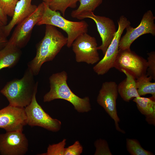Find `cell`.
<instances>
[{"label": "cell", "instance_id": "obj_11", "mask_svg": "<svg viewBox=\"0 0 155 155\" xmlns=\"http://www.w3.org/2000/svg\"><path fill=\"white\" fill-rule=\"evenodd\" d=\"M155 17L150 10L144 14L139 25L134 28L128 25L126 27V32L121 38L119 44V49L124 50L130 49L132 43L142 35L150 34L155 35Z\"/></svg>", "mask_w": 155, "mask_h": 155}, {"label": "cell", "instance_id": "obj_21", "mask_svg": "<svg viewBox=\"0 0 155 155\" xmlns=\"http://www.w3.org/2000/svg\"><path fill=\"white\" fill-rule=\"evenodd\" d=\"M79 0H51L48 5L52 10L60 11L64 16L65 11L68 7L75 8Z\"/></svg>", "mask_w": 155, "mask_h": 155}, {"label": "cell", "instance_id": "obj_24", "mask_svg": "<svg viewBox=\"0 0 155 155\" xmlns=\"http://www.w3.org/2000/svg\"><path fill=\"white\" fill-rule=\"evenodd\" d=\"M19 0H0V8L7 16L12 17L16 5Z\"/></svg>", "mask_w": 155, "mask_h": 155}, {"label": "cell", "instance_id": "obj_6", "mask_svg": "<svg viewBox=\"0 0 155 155\" xmlns=\"http://www.w3.org/2000/svg\"><path fill=\"white\" fill-rule=\"evenodd\" d=\"M113 67L121 72L123 69L136 79L146 74L147 61L130 49H119Z\"/></svg>", "mask_w": 155, "mask_h": 155}, {"label": "cell", "instance_id": "obj_5", "mask_svg": "<svg viewBox=\"0 0 155 155\" xmlns=\"http://www.w3.org/2000/svg\"><path fill=\"white\" fill-rule=\"evenodd\" d=\"M44 9L42 2L34 12L17 25L8 43L20 49L26 46L30 39L33 28L42 16Z\"/></svg>", "mask_w": 155, "mask_h": 155}, {"label": "cell", "instance_id": "obj_10", "mask_svg": "<svg viewBox=\"0 0 155 155\" xmlns=\"http://www.w3.org/2000/svg\"><path fill=\"white\" fill-rule=\"evenodd\" d=\"M117 85L113 81L103 83L97 98L98 104L102 106L114 120L117 130L123 133L124 131L119 127L120 119L117 114L116 100L118 95Z\"/></svg>", "mask_w": 155, "mask_h": 155}, {"label": "cell", "instance_id": "obj_26", "mask_svg": "<svg viewBox=\"0 0 155 155\" xmlns=\"http://www.w3.org/2000/svg\"><path fill=\"white\" fill-rule=\"evenodd\" d=\"M146 74L155 80V52H151L148 53Z\"/></svg>", "mask_w": 155, "mask_h": 155}, {"label": "cell", "instance_id": "obj_7", "mask_svg": "<svg viewBox=\"0 0 155 155\" xmlns=\"http://www.w3.org/2000/svg\"><path fill=\"white\" fill-rule=\"evenodd\" d=\"M35 94L30 103L24 108L26 124L39 126L53 132L59 131L61 127L60 121L53 119L46 113L37 102Z\"/></svg>", "mask_w": 155, "mask_h": 155}, {"label": "cell", "instance_id": "obj_27", "mask_svg": "<svg viewBox=\"0 0 155 155\" xmlns=\"http://www.w3.org/2000/svg\"><path fill=\"white\" fill-rule=\"evenodd\" d=\"M83 147L78 141L65 148L64 155H80L82 152Z\"/></svg>", "mask_w": 155, "mask_h": 155}, {"label": "cell", "instance_id": "obj_16", "mask_svg": "<svg viewBox=\"0 0 155 155\" xmlns=\"http://www.w3.org/2000/svg\"><path fill=\"white\" fill-rule=\"evenodd\" d=\"M121 72L125 74L126 78L117 85L118 93L124 101L129 102L133 98L140 96L137 92L136 79L123 69Z\"/></svg>", "mask_w": 155, "mask_h": 155}, {"label": "cell", "instance_id": "obj_25", "mask_svg": "<svg viewBox=\"0 0 155 155\" xmlns=\"http://www.w3.org/2000/svg\"><path fill=\"white\" fill-rule=\"evenodd\" d=\"M96 150L94 155H112L106 141L100 139L96 140L94 143Z\"/></svg>", "mask_w": 155, "mask_h": 155}, {"label": "cell", "instance_id": "obj_8", "mask_svg": "<svg viewBox=\"0 0 155 155\" xmlns=\"http://www.w3.org/2000/svg\"><path fill=\"white\" fill-rule=\"evenodd\" d=\"M72 50L78 63L85 62L93 65L100 60L98 51L97 43L95 37L87 33L78 36L72 44Z\"/></svg>", "mask_w": 155, "mask_h": 155}, {"label": "cell", "instance_id": "obj_32", "mask_svg": "<svg viewBox=\"0 0 155 155\" xmlns=\"http://www.w3.org/2000/svg\"><path fill=\"white\" fill-rule=\"evenodd\" d=\"M51 0H42L43 2L45 3L48 5L49 4Z\"/></svg>", "mask_w": 155, "mask_h": 155}, {"label": "cell", "instance_id": "obj_28", "mask_svg": "<svg viewBox=\"0 0 155 155\" xmlns=\"http://www.w3.org/2000/svg\"><path fill=\"white\" fill-rule=\"evenodd\" d=\"M146 120L149 124L155 126V111L152 114L145 116Z\"/></svg>", "mask_w": 155, "mask_h": 155}, {"label": "cell", "instance_id": "obj_14", "mask_svg": "<svg viewBox=\"0 0 155 155\" xmlns=\"http://www.w3.org/2000/svg\"><path fill=\"white\" fill-rule=\"evenodd\" d=\"M26 121L24 108L9 105L0 110V128L6 132L23 131Z\"/></svg>", "mask_w": 155, "mask_h": 155}, {"label": "cell", "instance_id": "obj_9", "mask_svg": "<svg viewBox=\"0 0 155 155\" xmlns=\"http://www.w3.org/2000/svg\"><path fill=\"white\" fill-rule=\"evenodd\" d=\"M118 28L103 58L93 67L94 71L98 75L106 73L114 65L119 50V44L121 35L126 26L131 24L124 16H121L118 22Z\"/></svg>", "mask_w": 155, "mask_h": 155}, {"label": "cell", "instance_id": "obj_4", "mask_svg": "<svg viewBox=\"0 0 155 155\" xmlns=\"http://www.w3.org/2000/svg\"><path fill=\"white\" fill-rule=\"evenodd\" d=\"M43 3L44 7V13L36 25H51L65 31L67 35L66 45L68 48L71 46L73 42L78 36L87 32L88 25L85 21L73 22L66 19L61 16L58 11L52 10L48 5Z\"/></svg>", "mask_w": 155, "mask_h": 155}, {"label": "cell", "instance_id": "obj_19", "mask_svg": "<svg viewBox=\"0 0 155 155\" xmlns=\"http://www.w3.org/2000/svg\"><path fill=\"white\" fill-rule=\"evenodd\" d=\"M103 0H79L80 5L76 9L71 12V16L77 18L79 16L88 12H93L102 3Z\"/></svg>", "mask_w": 155, "mask_h": 155}, {"label": "cell", "instance_id": "obj_23", "mask_svg": "<svg viewBox=\"0 0 155 155\" xmlns=\"http://www.w3.org/2000/svg\"><path fill=\"white\" fill-rule=\"evenodd\" d=\"M66 140L63 141L58 144H49L47 148L46 152L38 154L40 155H64L66 144Z\"/></svg>", "mask_w": 155, "mask_h": 155}, {"label": "cell", "instance_id": "obj_18", "mask_svg": "<svg viewBox=\"0 0 155 155\" xmlns=\"http://www.w3.org/2000/svg\"><path fill=\"white\" fill-rule=\"evenodd\" d=\"M152 79L146 74L136 79L138 93L140 96L148 94L155 99V83L151 82Z\"/></svg>", "mask_w": 155, "mask_h": 155}, {"label": "cell", "instance_id": "obj_22", "mask_svg": "<svg viewBox=\"0 0 155 155\" xmlns=\"http://www.w3.org/2000/svg\"><path fill=\"white\" fill-rule=\"evenodd\" d=\"M126 143L127 150L131 155H154L150 151L143 148L139 142L136 139L127 138Z\"/></svg>", "mask_w": 155, "mask_h": 155}, {"label": "cell", "instance_id": "obj_20", "mask_svg": "<svg viewBox=\"0 0 155 155\" xmlns=\"http://www.w3.org/2000/svg\"><path fill=\"white\" fill-rule=\"evenodd\" d=\"M135 102L140 112L145 116L150 114L155 111V99L151 97L140 96L134 98Z\"/></svg>", "mask_w": 155, "mask_h": 155}, {"label": "cell", "instance_id": "obj_29", "mask_svg": "<svg viewBox=\"0 0 155 155\" xmlns=\"http://www.w3.org/2000/svg\"><path fill=\"white\" fill-rule=\"evenodd\" d=\"M7 16L3 12L0 8V21L5 25L7 24Z\"/></svg>", "mask_w": 155, "mask_h": 155}, {"label": "cell", "instance_id": "obj_1", "mask_svg": "<svg viewBox=\"0 0 155 155\" xmlns=\"http://www.w3.org/2000/svg\"><path fill=\"white\" fill-rule=\"evenodd\" d=\"M46 25L44 36L36 46V55L28 63V68L34 76L38 74L42 64L52 61L67 42V37L56 27Z\"/></svg>", "mask_w": 155, "mask_h": 155}, {"label": "cell", "instance_id": "obj_12", "mask_svg": "<svg viewBox=\"0 0 155 155\" xmlns=\"http://www.w3.org/2000/svg\"><path fill=\"white\" fill-rule=\"evenodd\" d=\"M22 131L6 132L0 134V154L24 155L28 151V140Z\"/></svg>", "mask_w": 155, "mask_h": 155}, {"label": "cell", "instance_id": "obj_17", "mask_svg": "<svg viewBox=\"0 0 155 155\" xmlns=\"http://www.w3.org/2000/svg\"><path fill=\"white\" fill-rule=\"evenodd\" d=\"M21 49L8 43L0 50V70L5 68H11L19 61L22 55Z\"/></svg>", "mask_w": 155, "mask_h": 155}, {"label": "cell", "instance_id": "obj_13", "mask_svg": "<svg viewBox=\"0 0 155 155\" xmlns=\"http://www.w3.org/2000/svg\"><path fill=\"white\" fill-rule=\"evenodd\" d=\"M86 18L91 19L96 24L102 41V44L97 46V49L98 50H101L104 55L116 32L115 24L110 18L96 15L93 12L85 13L79 16L77 19L83 20Z\"/></svg>", "mask_w": 155, "mask_h": 155}, {"label": "cell", "instance_id": "obj_3", "mask_svg": "<svg viewBox=\"0 0 155 155\" xmlns=\"http://www.w3.org/2000/svg\"><path fill=\"white\" fill-rule=\"evenodd\" d=\"M67 78V73L65 71L52 74L49 78L50 89L44 96L43 101L47 102L56 99H63L72 104L79 113L90 111L91 108L89 97L81 98L74 94L68 85Z\"/></svg>", "mask_w": 155, "mask_h": 155}, {"label": "cell", "instance_id": "obj_15", "mask_svg": "<svg viewBox=\"0 0 155 155\" xmlns=\"http://www.w3.org/2000/svg\"><path fill=\"white\" fill-rule=\"evenodd\" d=\"M32 0H19L15 7L10 22L5 26L4 33L7 38L14 26L34 12L37 6L32 4Z\"/></svg>", "mask_w": 155, "mask_h": 155}, {"label": "cell", "instance_id": "obj_2", "mask_svg": "<svg viewBox=\"0 0 155 155\" xmlns=\"http://www.w3.org/2000/svg\"><path fill=\"white\" fill-rule=\"evenodd\" d=\"M34 76L28 68L21 79H15L6 83L0 92L6 97L9 105L24 108L30 103L38 85Z\"/></svg>", "mask_w": 155, "mask_h": 155}, {"label": "cell", "instance_id": "obj_31", "mask_svg": "<svg viewBox=\"0 0 155 155\" xmlns=\"http://www.w3.org/2000/svg\"><path fill=\"white\" fill-rule=\"evenodd\" d=\"M8 40L7 38H0V50L3 49L7 44Z\"/></svg>", "mask_w": 155, "mask_h": 155}, {"label": "cell", "instance_id": "obj_30", "mask_svg": "<svg viewBox=\"0 0 155 155\" xmlns=\"http://www.w3.org/2000/svg\"><path fill=\"white\" fill-rule=\"evenodd\" d=\"M5 25L0 21V38H7L4 33Z\"/></svg>", "mask_w": 155, "mask_h": 155}]
</instances>
